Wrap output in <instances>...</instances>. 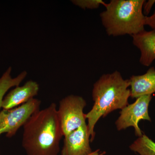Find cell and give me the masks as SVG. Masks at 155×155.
<instances>
[{"mask_svg":"<svg viewBox=\"0 0 155 155\" xmlns=\"http://www.w3.org/2000/svg\"><path fill=\"white\" fill-rule=\"evenodd\" d=\"M22 146L27 155H58L64 136L55 103L34 114L23 126Z\"/></svg>","mask_w":155,"mask_h":155,"instance_id":"cell-1","label":"cell"},{"mask_svg":"<svg viewBox=\"0 0 155 155\" xmlns=\"http://www.w3.org/2000/svg\"><path fill=\"white\" fill-rule=\"evenodd\" d=\"M129 79H124L118 71L103 74L94 84L92 94L94 104L86 114L91 142L94 140L95 125L100 118L115 110H122L129 104Z\"/></svg>","mask_w":155,"mask_h":155,"instance_id":"cell-2","label":"cell"},{"mask_svg":"<svg viewBox=\"0 0 155 155\" xmlns=\"http://www.w3.org/2000/svg\"><path fill=\"white\" fill-rule=\"evenodd\" d=\"M144 0H111L105 4V11L100 14L109 36L129 35L133 36L145 30V19L143 12Z\"/></svg>","mask_w":155,"mask_h":155,"instance_id":"cell-3","label":"cell"},{"mask_svg":"<svg viewBox=\"0 0 155 155\" xmlns=\"http://www.w3.org/2000/svg\"><path fill=\"white\" fill-rule=\"evenodd\" d=\"M86 105L82 97L75 95L67 96L60 101L58 114L64 136L86 124L83 111Z\"/></svg>","mask_w":155,"mask_h":155,"instance_id":"cell-4","label":"cell"},{"mask_svg":"<svg viewBox=\"0 0 155 155\" xmlns=\"http://www.w3.org/2000/svg\"><path fill=\"white\" fill-rule=\"evenodd\" d=\"M41 104L40 100L33 98L16 107L0 111V136L5 133L7 137L14 136L31 116L40 110Z\"/></svg>","mask_w":155,"mask_h":155,"instance_id":"cell-5","label":"cell"},{"mask_svg":"<svg viewBox=\"0 0 155 155\" xmlns=\"http://www.w3.org/2000/svg\"><path fill=\"white\" fill-rule=\"evenodd\" d=\"M152 99L151 95L139 97L133 104L127 105L121 110L120 116L116 122L117 130H125L133 127L135 135L138 137L142 136L143 134L139 127V122L141 120L151 121L148 108Z\"/></svg>","mask_w":155,"mask_h":155,"instance_id":"cell-6","label":"cell"},{"mask_svg":"<svg viewBox=\"0 0 155 155\" xmlns=\"http://www.w3.org/2000/svg\"><path fill=\"white\" fill-rule=\"evenodd\" d=\"M64 137L61 155H89L93 152L87 123Z\"/></svg>","mask_w":155,"mask_h":155,"instance_id":"cell-7","label":"cell"},{"mask_svg":"<svg viewBox=\"0 0 155 155\" xmlns=\"http://www.w3.org/2000/svg\"><path fill=\"white\" fill-rule=\"evenodd\" d=\"M39 90L38 83L33 80L28 81L22 86L15 87L5 96L2 108L9 110L25 104L36 96Z\"/></svg>","mask_w":155,"mask_h":155,"instance_id":"cell-8","label":"cell"},{"mask_svg":"<svg viewBox=\"0 0 155 155\" xmlns=\"http://www.w3.org/2000/svg\"><path fill=\"white\" fill-rule=\"evenodd\" d=\"M132 37L134 45L140 52V63L149 67L155 60V30H145Z\"/></svg>","mask_w":155,"mask_h":155,"instance_id":"cell-9","label":"cell"},{"mask_svg":"<svg viewBox=\"0 0 155 155\" xmlns=\"http://www.w3.org/2000/svg\"><path fill=\"white\" fill-rule=\"evenodd\" d=\"M130 97L137 98L155 93V68L150 67L146 73L141 75H132L129 79Z\"/></svg>","mask_w":155,"mask_h":155,"instance_id":"cell-10","label":"cell"},{"mask_svg":"<svg viewBox=\"0 0 155 155\" xmlns=\"http://www.w3.org/2000/svg\"><path fill=\"white\" fill-rule=\"evenodd\" d=\"M11 67H9L0 78V110L2 108L3 99L6 93L10 88L19 86L27 75V72L24 71L13 78L11 75Z\"/></svg>","mask_w":155,"mask_h":155,"instance_id":"cell-11","label":"cell"},{"mask_svg":"<svg viewBox=\"0 0 155 155\" xmlns=\"http://www.w3.org/2000/svg\"><path fill=\"white\" fill-rule=\"evenodd\" d=\"M129 147L140 155H155V142L145 134L138 137Z\"/></svg>","mask_w":155,"mask_h":155,"instance_id":"cell-12","label":"cell"},{"mask_svg":"<svg viewBox=\"0 0 155 155\" xmlns=\"http://www.w3.org/2000/svg\"><path fill=\"white\" fill-rule=\"evenodd\" d=\"M72 2L83 9H97L101 5L104 6L106 4L102 0H73Z\"/></svg>","mask_w":155,"mask_h":155,"instance_id":"cell-13","label":"cell"},{"mask_svg":"<svg viewBox=\"0 0 155 155\" xmlns=\"http://www.w3.org/2000/svg\"><path fill=\"white\" fill-rule=\"evenodd\" d=\"M155 3V0H149L147 2L145 1L143 7V12L145 16L147 17Z\"/></svg>","mask_w":155,"mask_h":155,"instance_id":"cell-14","label":"cell"},{"mask_svg":"<svg viewBox=\"0 0 155 155\" xmlns=\"http://www.w3.org/2000/svg\"><path fill=\"white\" fill-rule=\"evenodd\" d=\"M145 25H148L153 30H155V10L152 15L146 17Z\"/></svg>","mask_w":155,"mask_h":155,"instance_id":"cell-15","label":"cell"},{"mask_svg":"<svg viewBox=\"0 0 155 155\" xmlns=\"http://www.w3.org/2000/svg\"><path fill=\"white\" fill-rule=\"evenodd\" d=\"M106 154V152H101L99 150H96L94 151L93 152L91 153L89 155H104Z\"/></svg>","mask_w":155,"mask_h":155,"instance_id":"cell-16","label":"cell"},{"mask_svg":"<svg viewBox=\"0 0 155 155\" xmlns=\"http://www.w3.org/2000/svg\"><path fill=\"white\" fill-rule=\"evenodd\" d=\"M0 155H1V154H0Z\"/></svg>","mask_w":155,"mask_h":155,"instance_id":"cell-17","label":"cell"}]
</instances>
